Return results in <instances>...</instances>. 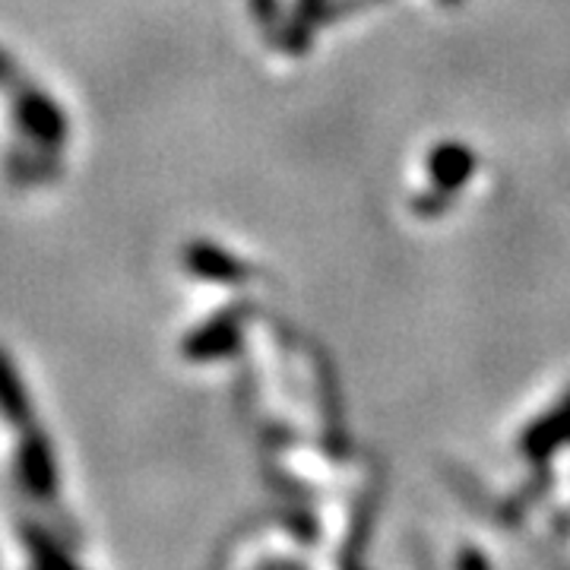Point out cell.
Instances as JSON below:
<instances>
[{"mask_svg": "<svg viewBox=\"0 0 570 570\" xmlns=\"http://www.w3.org/2000/svg\"><path fill=\"white\" fill-rule=\"evenodd\" d=\"M460 564H489V561H485L482 554H463V558H460Z\"/></svg>", "mask_w": 570, "mask_h": 570, "instance_id": "obj_6", "label": "cell"}, {"mask_svg": "<svg viewBox=\"0 0 570 570\" xmlns=\"http://www.w3.org/2000/svg\"><path fill=\"white\" fill-rule=\"evenodd\" d=\"M570 444V390L561 396V403L539 415L517 441V450L530 460V463H549L551 456L561 448Z\"/></svg>", "mask_w": 570, "mask_h": 570, "instance_id": "obj_1", "label": "cell"}, {"mask_svg": "<svg viewBox=\"0 0 570 570\" xmlns=\"http://www.w3.org/2000/svg\"><path fill=\"white\" fill-rule=\"evenodd\" d=\"M475 175V153L466 142H438L428 153V181L434 190H441L444 197H453L460 187H466Z\"/></svg>", "mask_w": 570, "mask_h": 570, "instance_id": "obj_2", "label": "cell"}, {"mask_svg": "<svg viewBox=\"0 0 570 570\" xmlns=\"http://www.w3.org/2000/svg\"><path fill=\"white\" fill-rule=\"evenodd\" d=\"M242 343V326L232 314L216 317L213 324H206L200 333H194V340H187V355L194 358H223L232 355Z\"/></svg>", "mask_w": 570, "mask_h": 570, "instance_id": "obj_3", "label": "cell"}, {"mask_svg": "<svg viewBox=\"0 0 570 570\" xmlns=\"http://www.w3.org/2000/svg\"><path fill=\"white\" fill-rule=\"evenodd\" d=\"M321 10H324V0H298L295 3V22L288 29V41H285L288 51H302L305 48L311 26L321 20Z\"/></svg>", "mask_w": 570, "mask_h": 570, "instance_id": "obj_5", "label": "cell"}, {"mask_svg": "<svg viewBox=\"0 0 570 570\" xmlns=\"http://www.w3.org/2000/svg\"><path fill=\"white\" fill-rule=\"evenodd\" d=\"M187 264H190L194 273H200L206 279H219V283H238V279L250 276L247 264L235 261L232 254H225L223 247L194 245L187 250Z\"/></svg>", "mask_w": 570, "mask_h": 570, "instance_id": "obj_4", "label": "cell"}]
</instances>
